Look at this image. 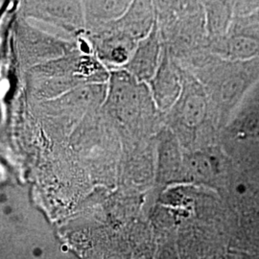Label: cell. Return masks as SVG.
<instances>
[{
  "label": "cell",
  "mask_w": 259,
  "mask_h": 259,
  "mask_svg": "<svg viewBox=\"0 0 259 259\" xmlns=\"http://www.w3.org/2000/svg\"><path fill=\"white\" fill-rule=\"evenodd\" d=\"M156 20L157 12L154 9L153 3L137 1L130 5L129 9L120 19L108 27L120 32L136 42H139L148 36Z\"/></svg>",
  "instance_id": "obj_7"
},
{
  "label": "cell",
  "mask_w": 259,
  "mask_h": 259,
  "mask_svg": "<svg viewBox=\"0 0 259 259\" xmlns=\"http://www.w3.org/2000/svg\"><path fill=\"white\" fill-rule=\"evenodd\" d=\"M41 18L63 26L67 31L80 29L83 24L82 4L80 2H40L37 5Z\"/></svg>",
  "instance_id": "obj_9"
},
{
  "label": "cell",
  "mask_w": 259,
  "mask_h": 259,
  "mask_svg": "<svg viewBox=\"0 0 259 259\" xmlns=\"http://www.w3.org/2000/svg\"><path fill=\"white\" fill-rule=\"evenodd\" d=\"M212 55L230 62H247L259 59V35L250 28L232 20L229 33L207 45Z\"/></svg>",
  "instance_id": "obj_4"
},
{
  "label": "cell",
  "mask_w": 259,
  "mask_h": 259,
  "mask_svg": "<svg viewBox=\"0 0 259 259\" xmlns=\"http://www.w3.org/2000/svg\"><path fill=\"white\" fill-rule=\"evenodd\" d=\"M164 46V45H163ZM149 91L160 112H168L176 103L183 89L182 67L177 65L165 46L156 74L150 80Z\"/></svg>",
  "instance_id": "obj_5"
},
{
  "label": "cell",
  "mask_w": 259,
  "mask_h": 259,
  "mask_svg": "<svg viewBox=\"0 0 259 259\" xmlns=\"http://www.w3.org/2000/svg\"><path fill=\"white\" fill-rule=\"evenodd\" d=\"M182 77V93L167 112V128L185 151L216 145L220 129L207 93L194 75L183 67Z\"/></svg>",
  "instance_id": "obj_2"
},
{
  "label": "cell",
  "mask_w": 259,
  "mask_h": 259,
  "mask_svg": "<svg viewBox=\"0 0 259 259\" xmlns=\"http://www.w3.org/2000/svg\"><path fill=\"white\" fill-rule=\"evenodd\" d=\"M163 42L156 20L150 34L141 39L126 64L127 72L139 83H148L160 64Z\"/></svg>",
  "instance_id": "obj_6"
},
{
  "label": "cell",
  "mask_w": 259,
  "mask_h": 259,
  "mask_svg": "<svg viewBox=\"0 0 259 259\" xmlns=\"http://www.w3.org/2000/svg\"><path fill=\"white\" fill-rule=\"evenodd\" d=\"M204 27L207 45L225 37L233 20L232 1H204Z\"/></svg>",
  "instance_id": "obj_8"
},
{
  "label": "cell",
  "mask_w": 259,
  "mask_h": 259,
  "mask_svg": "<svg viewBox=\"0 0 259 259\" xmlns=\"http://www.w3.org/2000/svg\"><path fill=\"white\" fill-rule=\"evenodd\" d=\"M131 2L127 1H91L85 2V20L92 28L108 27L129 9Z\"/></svg>",
  "instance_id": "obj_10"
},
{
  "label": "cell",
  "mask_w": 259,
  "mask_h": 259,
  "mask_svg": "<svg viewBox=\"0 0 259 259\" xmlns=\"http://www.w3.org/2000/svg\"><path fill=\"white\" fill-rule=\"evenodd\" d=\"M224 153L245 158L259 155V81L245 95L221 130Z\"/></svg>",
  "instance_id": "obj_3"
},
{
  "label": "cell",
  "mask_w": 259,
  "mask_h": 259,
  "mask_svg": "<svg viewBox=\"0 0 259 259\" xmlns=\"http://www.w3.org/2000/svg\"><path fill=\"white\" fill-rule=\"evenodd\" d=\"M193 72L203 84L221 130L245 95L259 81V59L230 62L204 52L192 60Z\"/></svg>",
  "instance_id": "obj_1"
},
{
  "label": "cell",
  "mask_w": 259,
  "mask_h": 259,
  "mask_svg": "<svg viewBox=\"0 0 259 259\" xmlns=\"http://www.w3.org/2000/svg\"><path fill=\"white\" fill-rule=\"evenodd\" d=\"M233 18L242 22L243 24H245L246 26L250 28L251 30H253L256 34L259 35V4L258 6L256 7V9L254 10L250 15L241 16V17H237V16L233 15Z\"/></svg>",
  "instance_id": "obj_11"
}]
</instances>
